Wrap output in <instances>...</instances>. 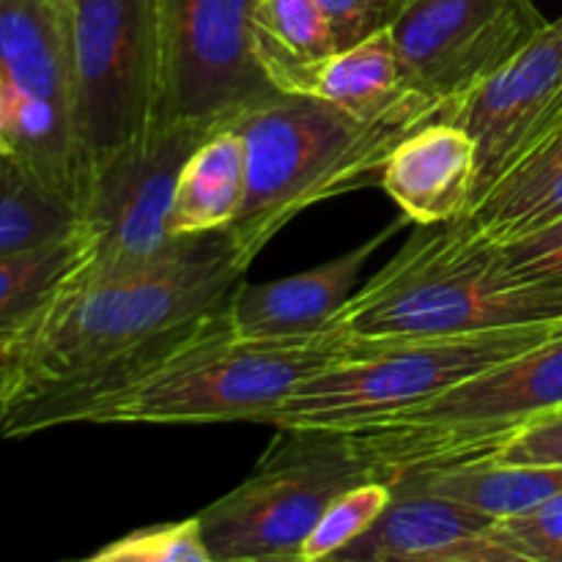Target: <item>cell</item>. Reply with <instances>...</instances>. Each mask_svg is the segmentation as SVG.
<instances>
[{
  "label": "cell",
  "instance_id": "30",
  "mask_svg": "<svg viewBox=\"0 0 562 562\" xmlns=\"http://www.w3.org/2000/svg\"><path fill=\"white\" fill-rule=\"evenodd\" d=\"M423 562H538V560L527 558V554L494 541L492 536H483V538H475V541L459 543V547L448 549V552L437 554V558H428Z\"/></svg>",
  "mask_w": 562,
  "mask_h": 562
},
{
  "label": "cell",
  "instance_id": "5",
  "mask_svg": "<svg viewBox=\"0 0 562 562\" xmlns=\"http://www.w3.org/2000/svg\"><path fill=\"white\" fill-rule=\"evenodd\" d=\"M562 335V324H521L439 338L360 340L355 357L307 379L269 420L285 431L355 434L426 404L456 384Z\"/></svg>",
  "mask_w": 562,
  "mask_h": 562
},
{
  "label": "cell",
  "instance_id": "21",
  "mask_svg": "<svg viewBox=\"0 0 562 562\" xmlns=\"http://www.w3.org/2000/svg\"><path fill=\"white\" fill-rule=\"evenodd\" d=\"M86 225L31 250L0 256V340H16L33 327L60 289L91 261Z\"/></svg>",
  "mask_w": 562,
  "mask_h": 562
},
{
  "label": "cell",
  "instance_id": "6",
  "mask_svg": "<svg viewBox=\"0 0 562 562\" xmlns=\"http://www.w3.org/2000/svg\"><path fill=\"white\" fill-rule=\"evenodd\" d=\"M562 406V335L521 351L448 393L351 437L382 481L483 461L536 417Z\"/></svg>",
  "mask_w": 562,
  "mask_h": 562
},
{
  "label": "cell",
  "instance_id": "16",
  "mask_svg": "<svg viewBox=\"0 0 562 562\" xmlns=\"http://www.w3.org/2000/svg\"><path fill=\"white\" fill-rule=\"evenodd\" d=\"M294 93L324 99L362 121H393L415 130L437 121L442 110L412 86L390 31L335 53L302 77Z\"/></svg>",
  "mask_w": 562,
  "mask_h": 562
},
{
  "label": "cell",
  "instance_id": "9",
  "mask_svg": "<svg viewBox=\"0 0 562 562\" xmlns=\"http://www.w3.org/2000/svg\"><path fill=\"white\" fill-rule=\"evenodd\" d=\"M256 0H157L154 124L234 130L280 97L252 49Z\"/></svg>",
  "mask_w": 562,
  "mask_h": 562
},
{
  "label": "cell",
  "instance_id": "8",
  "mask_svg": "<svg viewBox=\"0 0 562 562\" xmlns=\"http://www.w3.org/2000/svg\"><path fill=\"white\" fill-rule=\"evenodd\" d=\"M0 135L82 214L88 170L75 121L69 0H0Z\"/></svg>",
  "mask_w": 562,
  "mask_h": 562
},
{
  "label": "cell",
  "instance_id": "23",
  "mask_svg": "<svg viewBox=\"0 0 562 562\" xmlns=\"http://www.w3.org/2000/svg\"><path fill=\"white\" fill-rule=\"evenodd\" d=\"M82 214L20 157L0 151V256L71 234Z\"/></svg>",
  "mask_w": 562,
  "mask_h": 562
},
{
  "label": "cell",
  "instance_id": "3",
  "mask_svg": "<svg viewBox=\"0 0 562 562\" xmlns=\"http://www.w3.org/2000/svg\"><path fill=\"white\" fill-rule=\"evenodd\" d=\"M234 130L245 140L247 184L245 203L225 231L241 267L250 269L305 209L382 184L384 162L415 126L362 121L324 99L280 93Z\"/></svg>",
  "mask_w": 562,
  "mask_h": 562
},
{
  "label": "cell",
  "instance_id": "1",
  "mask_svg": "<svg viewBox=\"0 0 562 562\" xmlns=\"http://www.w3.org/2000/svg\"><path fill=\"white\" fill-rule=\"evenodd\" d=\"M247 269L228 231L181 236L132 269L82 267L11 346L14 384L0 437L86 423L209 333Z\"/></svg>",
  "mask_w": 562,
  "mask_h": 562
},
{
  "label": "cell",
  "instance_id": "25",
  "mask_svg": "<svg viewBox=\"0 0 562 562\" xmlns=\"http://www.w3.org/2000/svg\"><path fill=\"white\" fill-rule=\"evenodd\" d=\"M77 562H214L198 519L143 527Z\"/></svg>",
  "mask_w": 562,
  "mask_h": 562
},
{
  "label": "cell",
  "instance_id": "32",
  "mask_svg": "<svg viewBox=\"0 0 562 562\" xmlns=\"http://www.w3.org/2000/svg\"><path fill=\"white\" fill-rule=\"evenodd\" d=\"M0 151H9V146H5V140H3V135H0ZM11 154V151H9Z\"/></svg>",
  "mask_w": 562,
  "mask_h": 562
},
{
  "label": "cell",
  "instance_id": "11",
  "mask_svg": "<svg viewBox=\"0 0 562 562\" xmlns=\"http://www.w3.org/2000/svg\"><path fill=\"white\" fill-rule=\"evenodd\" d=\"M543 27L547 16L532 0H415L390 33L412 86L445 110L503 69Z\"/></svg>",
  "mask_w": 562,
  "mask_h": 562
},
{
  "label": "cell",
  "instance_id": "4",
  "mask_svg": "<svg viewBox=\"0 0 562 562\" xmlns=\"http://www.w3.org/2000/svg\"><path fill=\"white\" fill-rule=\"evenodd\" d=\"M360 340L338 329L305 340H241L228 311L203 338L132 387L99 401L86 423H269L316 373L357 355Z\"/></svg>",
  "mask_w": 562,
  "mask_h": 562
},
{
  "label": "cell",
  "instance_id": "14",
  "mask_svg": "<svg viewBox=\"0 0 562 562\" xmlns=\"http://www.w3.org/2000/svg\"><path fill=\"white\" fill-rule=\"evenodd\" d=\"M404 225H409V220L401 214V220L362 245L300 274L269 280V283L241 280L228 302L234 335L241 340H305L329 333L338 313L355 294L366 263Z\"/></svg>",
  "mask_w": 562,
  "mask_h": 562
},
{
  "label": "cell",
  "instance_id": "15",
  "mask_svg": "<svg viewBox=\"0 0 562 562\" xmlns=\"http://www.w3.org/2000/svg\"><path fill=\"white\" fill-rule=\"evenodd\" d=\"M475 173L472 137L448 121H428L393 148L382 187L409 223L442 225L472 209Z\"/></svg>",
  "mask_w": 562,
  "mask_h": 562
},
{
  "label": "cell",
  "instance_id": "26",
  "mask_svg": "<svg viewBox=\"0 0 562 562\" xmlns=\"http://www.w3.org/2000/svg\"><path fill=\"white\" fill-rule=\"evenodd\" d=\"M488 536L538 562H562V492L530 514L497 521Z\"/></svg>",
  "mask_w": 562,
  "mask_h": 562
},
{
  "label": "cell",
  "instance_id": "22",
  "mask_svg": "<svg viewBox=\"0 0 562 562\" xmlns=\"http://www.w3.org/2000/svg\"><path fill=\"white\" fill-rule=\"evenodd\" d=\"M415 477L426 492L453 499L494 521L530 514L549 497L562 492V467H514L494 461H467L420 472Z\"/></svg>",
  "mask_w": 562,
  "mask_h": 562
},
{
  "label": "cell",
  "instance_id": "24",
  "mask_svg": "<svg viewBox=\"0 0 562 562\" xmlns=\"http://www.w3.org/2000/svg\"><path fill=\"white\" fill-rule=\"evenodd\" d=\"M393 499V483L366 481L333 499L302 543L300 562H324L362 536Z\"/></svg>",
  "mask_w": 562,
  "mask_h": 562
},
{
  "label": "cell",
  "instance_id": "20",
  "mask_svg": "<svg viewBox=\"0 0 562 562\" xmlns=\"http://www.w3.org/2000/svg\"><path fill=\"white\" fill-rule=\"evenodd\" d=\"M252 49L269 82L294 93L302 77L338 53V42L318 0H256Z\"/></svg>",
  "mask_w": 562,
  "mask_h": 562
},
{
  "label": "cell",
  "instance_id": "28",
  "mask_svg": "<svg viewBox=\"0 0 562 562\" xmlns=\"http://www.w3.org/2000/svg\"><path fill=\"white\" fill-rule=\"evenodd\" d=\"M318 3L333 25L340 53L376 33L390 31L415 0H318Z\"/></svg>",
  "mask_w": 562,
  "mask_h": 562
},
{
  "label": "cell",
  "instance_id": "19",
  "mask_svg": "<svg viewBox=\"0 0 562 562\" xmlns=\"http://www.w3.org/2000/svg\"><path fill=\"white\" fill-rule=\"evenodd\" d=\"M464 217L494 245L525 239L558 223L562 217V130L521 159Z\"/></svg>",
  "mask_w": 562,
  "mask_h": 562
},
{
  "label": "cell",
  "instance_id": "29",
  "mask_svg": "<svg viewBox=\"0 0 562 562\" xmlns=\"http://www.w3.org/2000/svg\"><path fill=\"white\" fill-rule=\"evenodd\" d=\"M483 461L514 467H562V406L527 423Z\"/></svg>",
  "mask_w": 562,
  "mask_h": 562
},
{
  "label": "cell",
  "instance_id": "31",
  "mask_svg": "<svg viewBox=\"0 0 562 562\" xmlns=\"http://www.w3.org/2000/svg\"><path fill=\"white\" fill-rule=\"evenodd\" d=\"M14 340H0V428H3L5 409H9L11 384H14V360H11Z\"/></svg>",
  "mask_w": 562,
  "mask_h": 562
},
{
  "label": "cell",
  "instance_id": "13",
  "mask_svg": "<svg viewBox=\"0 0 562 562\" xmlns=\"http://www.w3.org/2000/svg\"><path fill=\"white\" fill-rule=\"evenodd\" d=\"M437 121L461 126L475 143V209L499 179L562 130V16Z\"/></svg>",
  "mask_w": 562,
  "mask_h": 562
},
{
  "label": "cell",
  "instance_id": "10",
  "mask_svg": "<svg viewBox=\"0 0 562 562\" xmlns=\"http://www.w3.org/2000/svg\"><path fill=\"white\" fill-rule=\"evenodd\" d=\"M77 140L91 176L146 135L157 97V0H69Z\"/></svg>",
  "mask_w": 562,
  "mask_h": 562
},
{
  "label": "cell",
  "instance_id": "18",
  "mask_svg": "<svg viewBox=\"0 0 562 562\" xmlns=\"http://www.w3.org/2000/svg\"><path fill=\"white\" fill-rule=\"evenodd\" d=\"M247 151L236 130L209 135L181 168L170 206L176 239L225 231L245 203Z\"/></svg>",
  "mask_w": 562,
  "mask_h": 562
},
{
  "label": "cell",
  "instance_id": "2",
  "mask_svg": "<svg viewBox=\"0 0 562 562\" xmlns=\"http://www.w3.org/2000/svg\"><path fill=\"white\" fill-rule=\"evenodd\" d=\"M521 324H562V285L514 280L499 245L459 217L420 225L351 294L333 329L351 340H406Z\"/></svg>",
  "mask_w": 562,
  "mask_h": 562
},
{
  "label": "cell",
  "instance_id": "7",
  "mask_svg": "<svg viewBox=\"0 0 562 562\" xmlns=\"http://www.w3.org/2000/svg\"><path fill=\"white\" fill-rule=\"evenodd\" d=\"M366 481H382L351 437L285 431L256 472L195 516L214 562H300L324 510Z\"/></svg>",
  "mask_w": 562,
  "mask_h": 562
},
{
  "label": "cell",
  "instance_id": "27",
  "mask_svg": "<svg viewBox=\"0 0 562 562\" xmlns=\"http://www.w3.org/2000/svg\"><path fill=\"white\" fill-rule=\"evenodd\" d=\"M499 256L519 283L562 285V217L525 239L499 245Z\"/></svg>",
  "mask_w": 562,
  "mask_h": 562
},
{
  "label": "cell",
  "instance_id": "12",
  "mask_svg": "<svg viewBox=\"0 0 562 562\" xmlns=\"http://www.w3.org/2000/svg\"><path fill=\"white\" fill-rule=\"evenodd\" d=\"M212 132L190 124L151 126L108 159L88 184L82 225L93 241L88 267L119 272L146 263L176 241L170 206L190 154Z\"/></svg>",
  "mask_w": 562,
  "mask_h": 562
},
{
  "label": "cell",
  "instance_id": "17",
  "mask_svg": "<svg viewBox=\"0 0 562 562\" xmlns=\"http://www.w3.org/2000/svg\"><path fill=\"white\" fill-rule=\"evenodd\" d=\"M494 525L492 516L426 492L415 477H398L382 516L324 562H423L488 536Z\"/></svg>",
  "mask_w": 562,
  "mask_h": 562
}]
</instances>
